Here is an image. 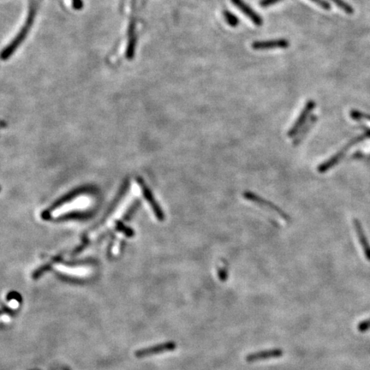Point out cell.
Segmentation results:
<instances>
[{"mask_svg":"<svg viewBox=\"0 0 370 370\" xmlns=\"http://www.w3.org/2000/svg\"><path fill=\"white\" fill-rule=\"evenodd\" d=\"M91 203H92L91 197L88 196V194H76L68 200L61 202L60 204L56 205V206L52 208L49 211H46L43 216L44 218L49 220L60 218L64 215L69 214L72 212L75 211L76 212L88 208L91 205Z\"/></svg>","mask_w":370,"mask_h":370,"instance_id":"cell-1","label":"cell"},{"mask_svg":"<svg viewBox=\"0 0 370 370\" xmlns=\"http://www.w3.org/2000/svg\"><path fill=\"white\" fill-rule=\"evenodd\" d=\"M36 10H37V0H32L31 4H30V12H28L26 22H25L24 27L22 28L21 31L19 32L18 36L14 39V40L2 52V54L0 55L2 60H7L8 58H10V56L13 54V52L15 51L16 49L18 48V46L20 45L22 40L25 39L28 32L30 31V28L33 24L34 19L36 18Z\"/></svg>","mask_w":370,"mask_h":370,"instance_id":"cell-2","label":"cell"},{"mask_svg":"<svg viewBox=\"0 0 370 370\" xmlns=\"http://www.w3.org/2000/svg\"><path fill=\"white\" fill-rule=\"evenodd\" d=\"M136 181H138L140 190L142 192L144 198L150 204V208H152V212H154L156 218L160 222L166 220V214H164L163 209L162 208V206L158 204V202L156 200V197L154 196L152 191L150 190V188L146 184V182H144V180H142L140 178H138Z\"/></svg>","mask_w":370,"mask_h":370,"instance_id":"cell-3","label":"cell"},{"mask_svg":"<svg viewBox=\"0 0 370 370\" xmlns=\"http://www.w3.org/2000/svg\"><path fill=\"white\" fill-rule=\"evenodd\" d=\"M242 196H244V197L246 200H250L251 202L256 203L257 205H259V206H262V208L266 209V210H268V211L274 212L275 214H277L280 217L284 218V220H289V216H288L286 212H284L282 209L280 208L278 206H276L275 204L271 202H269V200L264 199L263 197L260 196H258V194H254V193L251 192V191H244Z\"/></svg>","mask_w":370,"mask_h":370,"instance_id":"cell-4","label":"cell"},{"mask_svg":"<svg viewBox=\"0 0 370 370\" xmlns=\"http://www.w3.org/2000/svg\"><path fill=\"white\" fill-rule=\"evenodd\" d=\"M370 132H366V133H364V134H362L361 136L356 138V139H354L350 144H348L347 146L344 148L343 150H340V152H337L336 154H334V156L331 157L329 160H326L325 162H323V163L320 164L318 168H317V170H318L320 174H324L326 172H328V170H330L331 168L334 166L335 164H337L338 162L340 160L341 158H343V156H344V154L346 152L347 150H349L350 146H352L353 144H355L356 142H358L360 140H364L365 138H370Z\"/></svg>","mask_w":370,"mask_h":370,"instance_id":"cell-5","label":"cell"},{"mask_svg":"<svg viewBox=\"0 0 370 370\" xmlns=\"http://www.w3.org/2000/svg\"><path fill=\"white\" fill-rule=\"evenodd\" d=\"M314 108H316V103L313 100H310V102L306 103L304 108L302 110L301 114L298 118V120H296V122L290 128L289 132L287 133V136L289 138H295L296 134H298L300 132V130L304 126L305 122L307 121L308 118L310 116Z\"/></svg>","mask_w":370,"mask_h":370,"instance_id":"cell-6","label":"cell"},{"mask_svg":"<svg viewBox=\"0 0 370 370\" xmlns=\"http://www.w3.org/2000/svg\"><path fill=\"white\" fill-rule=\"evenodd\" d=\"M176 348V344L174 341H168L166 343L160 344H156L154 346L148 347L144 349H140L134 353L136 358H144V356H148L156 355V354H160L163 352H174Z\"/></svg>","mask_w":370,"mask_h":370,"instance_id":"cell-7","label":"cell"},{"mask_svg":"<svg viewBox=\"0 0 370 370\" xmlns=\"http://www.w3.org/2000/svg\"><path fill=\"white\" fill-rule=\"evenodd\" d=\"M55 268L58 272L64 275L74 278H85L90 276L92 270L88 266H66L61 263L57 262Z\"/></svg>","mask_w":370,"mask_h":370,"instance_id":"cell-8","label":"cell"},{"mask_svg":"<svg viewBox=\"0 0 370 370\" xmlns=\"http://www.w3.org/2000/svg\"><path fill=\"white\" fill-rule=\"evenodd\" d=\"M283 350L276 348V349L266 350L262 352L251 353L246 356L245 360L248 362H254L268 360V359L280 358L283 356Z\"/></svg>","mask_w":370,"mask_h":370,"instance_id":"cell-9","label":"cell"},{"mask_svg":"<svg viewBox=\"0 0 370 370\" xmlns=\"http://www.w3.org/2000/svg\"><path fill=\"white\" fill-rule=\"evenodd\" d=\"M290 43L286 39L271 40L264 42H256L252 44V48L254 50H270L275 48H286Z\"/></svg>","mask_w":370,"mask_h":370,"instance_id":"cell-10","label":"cell"},{"mask_svg":"<svg viewBox=\"0 0 370 370\" xmlns=\"http://www.w3.org/2000/svg\"><path fill=\"white\" fill-rule=\"evenodd\" d=\"M232 3L234 4L256 25H257V26H262V18H260V16L258 15L256 12H254V10L251 9L250 7L247 4L245 3L244 0H232Z\"/></svg>","mask_w":370,"mask_h":370,"instance_id":"cell-11","label":"cell"},{"mask_svg":"<svg viewBox=\"0 0 370 370\" xmlns=\"http://www.w3.org/2000/svg\"><path fill=\"white\" fill-rule=\"evenodd\" d=\"M353 224H354L356 233L358 238L359 242L361 244L362 250L364 252L365 256H366L368 260H370V245L368 242V238L366 235H365L364 230L362 227L361 223L358 220L355 218L353 221Z\"/></svg>","mask_w":370,"mask_h":370,"instance_id":"cell-12","label":"cell"},{"mask_svg":"<svg viewBox=\"0 0 370 370\" xmlns=\"http://www.w3.org/2000/svg\"><path fill=\"white\" fill-rule=\"evenodd\" d=\"M316 120V118H314V116H310V118L308 122L305 124L304 127L300 130V132H299L298 134H296L295 140H294V145H298L299 142H301L302 139L304 138L305 134H307L308 132V130L311 128V126H313V124L314 122Z\"/></svg>","mask_w":370,"mask_h":370,"instance_id":"cell-13","label":"cell"},{"mask_svg":"<svg viewBox=\"0 0 370 370\" xmlns=\"http://www.w3.org/2000/svg\"><path fill=\"white\" fill-rule=\"evenodd\" d=\"M223 16H224V19L227 22V24H229L232 27H236L238 25V18H236V16L232 14V12H229V10H224L223 12Z\"/></svg>","mask_w":370,"mask_h":370,"instance_id":"cell-14","label":"cell"},{"mask_svg":"<svg viewBox=\"0 0 370 370\" xmlns=\"http://www.w3.org/2000/svg\"><path fill=\"white\" fill-rule=\"evenodd\" d=\"M334 3L336 4L340 9L343 10L344 12H346L347 14H352L354 12L352 7L346 3L344 0H331Z\"/></svg>","mask_w":370,"mask_h":370,"instance_id":"cell-15","label":"cell"},{"mask_svg":"<svg viewBox=\"0 0 370 370\" xmlns=\"http://www.w3.org/2000/svg\"><path fill=\"white\" fill-rule=\"evenodd\" d=\"M218 278L222 282H226L228 280V270L226 266H220L217 268Z\"/></svg>","mask_w":370,"mask_h":370,"instance_id":"cell-16","label":"cell"},{"mask_svg":"<svg viewBox=\"0 0 370 370\" xmlns=\"http://www.w3.org/2000/svg\"><path fill=\"white\" fill-rule=\"evenodd\" d=\"M311 1H313L314 3L317 4L320 6L322 9L328 10L331 9L330 4L328 3V2L325 1V0H311Z\"/></svg>","mask_w":370,"mask_h":370,"instance_id":"cell-17","label":"cell"},{"mask_svg":"<svg viewBox=\"0 0 370 370\" xmlns=\"http://www.w3.org/2000/svg\"><path fill=\"white\" fill-rule=\"evenodd\" d=\"M281 0H262L260 2V6L262 7H268V6H272L274 4L280 2Z\"/></svg>","mask_w":370,"mask_h":370,"instance_id":"cell-18","label":"cell"},{"mask_svg":"<svg viewBox=\"0 0 370 370\" xmlns=\"http://www.w3.org/2000/svg\"><path fill=\"white\" fill-rule=\"evenodd\" d=\"M73 7L76 10L81 9L82 7V2L81 0H73Z\"/></svg>","mask_w":370,"mask_h":370,"instance_id":"cell-19","label":"cell"},{"mask_svg":"<svg viewBox=\"0 0 370 370\" xmlns=\"http://www.w3.org/2000/svg\"><path fill=\"white\" fill-rule=\"evenodd\" d=\"M368 326H370V320L368 322L364 323V324H362V326H361L362 330H364V329H366L367 328H368Z\"/></svg>","mask_w":370,"mask_h":370,"instance_id":"cell-20","label":"cell"}]
</instances>
